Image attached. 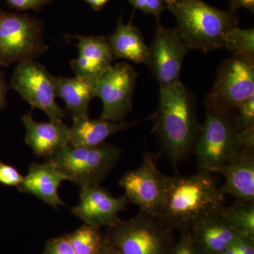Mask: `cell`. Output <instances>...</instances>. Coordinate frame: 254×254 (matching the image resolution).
I'll return each instance as SVG.
<instances>
[{
	"label": "cell",
	"mask_w": 254,
	"mask_h": 254,
	"mask_svg": "<svg viewBox=\"0 0 254 254\" xmlns=\"http://www.w3.org/2000/svg\"><path fill=\"white\" fill-rule=\"evenodd\" d=\"M46 68L35 60L17 64L11 87L31 105L44 112L50 120H63L66 113L56 102L54 81Z\"/></svg>",
	"instance_id": "obj_11"
},
{
	"label": "cell",
	"mask_w": 254,
	"mask_h": 254,
	"mask_svg": "<svg viewBox=\"0 0 254 254\" xmlns=\"http://www.w3.org/2000/svg\"><path fill=\"white\" fill-rule=\"evenodd\" d=\"M219 213L240 235L254 237V202L240 201L223 206Z\"/></svg>",
	"instance_id": "obj_22"
},
{
	"label": "cell",
	"mask_w": 254,
	"mask_h": 254,
	"mask_svg": "<svg viewBox=\"0 0 254 254\" xmlns=\"http://www.w3.org/2000/svg\"><path fill=\"white\" fill-rule=\"evenodd\" d=\"M222 48L234 57L254 60V28H232L225 34Z\"/></svg>",
	"instance_id": "obj_24"
},
{
	"label": "cell",
	"mask_w": 254,
	"mask_h": 254,
	"mask_svg": "<svg viewBox=\"0 0 254 254\" xmlns=\"http://www.w3.org/2000/svg\"><path fill=\"white\" fill-rule=\"evenodd\" d=\"M190 232L200 254H222L242 236L219 212L202 220Z\"/></svg>",
	"instance_id": "obj_17"
},
{
	"label": "cell",
	"mask_w": 254,
	"mask_h": 254,
	"mask_svg": "<svg viewBox=\"0 0 254 254\" xmlns=\"http://www.w3.org/2000/svg\"><path fill=\"white\" fill-rule=\"evenodd\" d=\"M24 179L19 171L9 164L0 161V184L6 187H18Z\"/></svg>",
	"instance_id": "obj_27"
},
{
	"label": "cell",
	"mask_w": 254,
	"mask_h": 254,
	"mask_svg": "<svg viewBox=\"0 0 254 254\" xmlns=\"http://www.w3.org/2000/svg\"><path fill=\"white\" fill-rule=\"evenodd\" d=\"M128 1L134 9L154 16L158 23H160L162 14L166 9V0H128Z\"/></svg>",
	"instance_id": "obj_25"
},
{
	"label": "cell",
	"mask_w": 254,
	"mask_h": 254,
	"mask_svg": "<svg viewBox=\"0 0 254 254\" xmlns=\"http://www.w3.org/2000/svg\"><path fill=\"white\" fill-rule=\"evenodd\" d=\"M222 254H254V237H239Z\"/></svg>",
	"instance_id": "obj_30"
},
{
	"label": "cell",
	"mask_w": 254,
	"mask_h": 254,
	"mask_svg": "<svg viewBox=\"0 0 254 254\" xmlns=\"http://www.w3.org/2000/svg\"><path fill=\"white\" fill-rule=\"evenodd\" d=\"M66 235L77 254H99L104 240L100 227L86 224Z\"/></svg>",
	"instance_id": "obj_23"
},
{
	"label": "cell",
	"mask_w": 254,
	"mask_h": 254,
	"mask_svg": "<svg viewBox=\"0 0 254 254\" xmlns=\"http://www.w3.org/2000/svg\"><path fill=\"white\" fill-rule=\"evenodd\" d=\"M168 177L159 170L151 153H145L141 165L125 173L119 185L140 212L158 218L165 201Z\"/></svg>",
	"instance_id": "obj_9"
},
{
	"label": "cell",
	"mask_w": 254,
	"mask_h": 254,
	"mask_svg": "<svg viewBox=\"0 0 254 254\" xmlns=\"http://www.w3.org/2000/svg\"><path fill=\"white\" fill-rule=\"evenodd\" d=\"M85 2L90 5V6L96 11H99L106 6L110 0H83Z\"/></svg>",
	"instance_id": "obj_34"
},
{
	"label": "cell",
	"mask_w": 254,
	"mask_h": 254,
	"mask_svg": "<svg viewBox=\"0 0 254 254\" xmlns=\"http://www.w3.org/2000/svg\"><path fill=\"white\" fill-rule=\"evenodd\" d=\"M79 203L72 213L86 225L110 227L121 220L119 215L129 203L125 195L113 196L100 185L81 187Z\"/></svg>",
	"instance_id": "obj_13"
},
{
	"label": "cell",
	"mask_w": 254,
	"mask_h": 254,
	"mask_svg": "<svg viewBox=\"0 0 254 254\" xmlns=\"http://www.w3.org/2000/svg\"><path fill=\"white\" fill-rule=\"evenodd\" d=\"M254 147V127L240 131L229 113L207 109L193 148L200 170L214 174Z\"/></svg>",
	"instance_id": "obj_4"
},
{
	"label": "cell",
	"mask_w": 254,
	"mask_h": 254,
	"mask_svg": "<svg viewBox=\"0 0 254 254\" xmlns=\"http://www.w3.org/2000/svg\"><path fill=\"white\" fill-rule=\"evenodd\" d=\"M230 4L229 9L237 12L239 9L249 10L252 14L254 13V0H228Z\"/></svg>",
	"instance_id": "obj_32"
},
{
	"label": "cell",
	"mask_w": 254,
	"mask_h": 254,
	"mask_svg": "<svg viewBox=\"0 0 254 254\" xmlns=\"http://www.w3.org/2000/svg\"><path fill=\"white\" fill-rule=\"evenodd\" d=\"M121 150L110 143L85 148L68 144L48 159L80 188L100 185L121 158Z\"/></svg>",
	"instance_id": "obj_6"
},
{
	"label": "cell",
	"mask_w": 254,
	"mask_h": 254,
	"mask_svg": "<svg viewBox=\"0 0 254 254\" xmlns=\"http://www.w3.org/2000/svg\"><path fill=\"white\" fill-rule=\"evenodd\" d=\"M68 178L54 164L32 163L22 184L17 187L21 193H29L55 209L66 205L59 194L62 182Z\"/></svg>",
	"instance_id": "obj_16"
},
{
	"label": "cell",
	"mask_w": 254,
	"mask_h": 254,
	"mask_svg": "<svg viewBox=\"0 0 254 254\" xmlns=\"http://www.w3.org/2000/svg\"><path fill=\"white\" fill-rule=\"evenodd\" d=\"M170 254H200L194 245L190 232H182Z\"/></svg>",
	"instance_id": "obj_29"
},
{
	"label": "cell",
	"mask_w": 254,
	"mask_h": 254,
	"mask_svg": "<svg viewBox=\"0 0 254 254\" xmlns=\"http://www.w3.org/2000/svg\"><path fill=\"white\" fill-rule=\"evenodd\" d=\"M225 197L209 172L200 170L187 176H168L165 201L157 218L173 231L189 232L218 213Z\"/></svg>",
	"instance_id": "obj_1"
},
{
	"label": "cell",
	"mask_w": 254,
	"mask_h": 254,
	"mask_svg": "<svg viewBox=\"0 0 254 254\" xmlns=\"http://www.w3.org/2000/svg\"><path fill=\"white\" fill-rule=\"evenodd\" d=\"M9 89V86L5 78L4 71L0 69V110L4 109L6 107Z\"/></svg>",
	"instance_id": "obj_33"
},
{
	"label": "cell",
	"mask_w": 254,
	"mask_h": 254,
	"mask_svg": "<svg viewBox=\"0 0 254 254\" xmlns=\"http://www.w3.org/2000/svg\"><path fill=\"white\" fill-rule=\"evenodd\" d=\"M190 50L176 28L158 23L145 64L160 87L180 81L182 64Z\"/></svg>",
	"instance_id": "obj_12"
},
{
	"label": "cell",
	"mask_w": 254,
	"mask_h": 254,
	"mask_svg": "<svg viewBox=\"0 0 254 254\" xmlns=\"http://www.w3.org/2000/svg\"><path fill=\"white\" fill-rule=\"evenodd\" d=\"M76 45L78 55L71 62L75 76L96 83L100 76L113 64L115 60L108 38L105 36H78Z\"/></svg>",
	"instance_id": "obj_14"
},
{
	"label": "cell",
	"mask_w": 254,
	"mask_h": 254,
	"mask_svg": "<svg viewBox=\"0 0 254 254\" xmlns=\"http://www.w3.org/2000/svg\"><path fill=\"white\" fill-rule=\"evenodd\" d=\"M21 120L26 128L25 142L36 156L48 159L69 144V127L63 120L39 123L35 121L31 112L23 115Z\"/></svg>",
	"instance_id": "obj_15"
},
{
	"label": "cell",
	"mask_w": 254,
	"mask_h": 254,
	"mask_svg": "<svg viewBox=\"0 0 254 254\" xmlns=\"http://www.w3.org/2000/svg\"><path fill=\"white\" fill-rule=\"evenodd\" d=\"M43 254H77L66 235L51 239L47 242Z\"/></svg>",
	"instance_id": "obj_28"
},
{
	"label": "cell",
	"mask_w": 254,
	"mask_h": 254,
	"mask_svg": "<svg viewBox=\"0 0 254 254\" xmlns=\"http://www.w3.org/2000/svg\"><path fill=\"white\" fill-rule=\"evenodd\" d=\"M177 30L190 50L203 53L222 48L225 34L239 26L238 13L215 7L203 0H166Z\"/></svg>",
	"instance_id": "obj_3"
},
{
	"label": "cell",
	"mask_w": 254,
	"mask_h": 254,
	"mask_svg": "<svg viewBox=\"0 0 254 254\" xmlns=\"http://www.w3.org/2000/svg\"><path fill=\"white\" fill-rule=\"evenodd\" d=\"M104 237L120 254H170L176 242L173 230L142 212L108 227Z\"/></svg>",
	"instance_id": "obj_5"
},
{
	"label": "cell",
	"mask_w": 254,
	"mask_h": 254,
	"mask_svg": "<svg viewBox=\"0 0 254 254\" xmlns=\"http://www.w3.org/2000/svg\"><path fill=\"white\" fill-rule=\"evenodd\" d=\"M216 173L225 179L220 187L224 195H231L240 201L254 202V150L241 153Z\"/></svg>",
	"instance_id": "obj_18"
},
{
	"label": "cell",
	"mask_w": 254,
	"mask_h": 254,
	"mask_svg": "<svg viewBox=\"0 0 254 254\" xmlns=\"http://www.w3.org/2000/svg\"><path fill=\"white\" fill-rule=\"evenodd\" d=\"M137 123L125 121H108L103 119L91 120L88 117L72 119V125L69 127V145L74 147L98 146L103 144L112 135L136 125Z\"/></svg>",
	"instance_id": "obj_19"
},
{
	"label": "cell",
	"mask_w": 254,
	"mask_h": 254,
	"mask_svg": "<svg viewBox=\"0 0 254 254\" xmlns=\"http://www.w3.org/2000/svg\"><path fill=\"white\" fill-rule=\"evenodd\" d=\"M152 118L162 148L172 163L178 165L193 149L201 127L194 98L183 83L160 87L158 110Z\"/></svg>",
	"instance_id": "obj_2"
},
{
	"label": "cell",
	"mask_w": 254,
	"mask_h": 254,
	"mask_svg": "<svg viewBox=\"0 0 254 254\" xmlns=\"http://www.w3.org/2000/svg\"><path fill=\"white\" fill-rule=\"evenodd\" d=\"M138 73L131 64H112L95 83V97L103 103L100 118L108 121H124L133 106V93Z\"/></svg>",
	"instance_id": "obj_10"
},
{
	"label": "cell",
	"mask_w": 254,
	"mask_h": 254,
	"mask_svg": "<svg viewBox=\"0 0 254 254\" xmlns=\"http://www.w3.org/2000/svg\"><path fill=\"white\" fill-rule=\"evenodd\" d=\"M12 9L18 11H39L46 5L51 4L53 0H5Z\"/></svg>",
	"instance_id": "obj_31"
},
{
	"label": "cell",
	"mask_w": 254,
	"mask_h": 254,
	"mask_svg": "<svg viewBox=\"0 0 254 254\" xmlns=\"http://www.w3.org/2000/svg\"><path fill=\"white\" fill-rule=\"evenodd\" d=\"M99 254H120L118 251L115 250V247H113L111 244L110 243L109 241L107 240L104 237L103 240V246H102L101 250Z\"/></svg>",
	"instance_id": "obj_35"
},
{
	"label": "cell",
	"mask_w": 254,
	"mask_h": 254,
	"mask_svg": "<svg viewBox=\"0 0 254 254\" xmlns=\"http://www.w3.org/2000/svg\"><path fill=\"white\" fill-rule=\"evenodd\" d=\"M254 95V60L232 56L224 60L205 100L206 109L229 113Z\"/></svg>",
	"instance_id": "obj_8"
},
{
	"label": "cell",
	"mask_w": 254,
	"mask_h": 254,
	"mask_svg": "<svg viewBox=\"0 0 254 254\" xmlns=\"http://www.w3.org/2000/svg\"><path fill=\"white\" fill-rule=\"evenodd\" d=\"M55 91L66 105L72 119L88 117L90 103L95 98V83L75 76H54Z\"/></svg>",
	"instance_id": "obj_21"
},
{
	"label": "cell",
	"mask_w": 254,
	"mask_h": 254,
	"mask_svg": "<svg viewBox=\"0 0 254 254\" xmlns=\"http://www.w3.org/2000/svg\"><path fill=\"white\" fill-rule=\"evenodd\" d=\"M43 23L27 14L0 9V66L34 60L49 49Z\"/></svg>",
	"instance_id": "obj_7"
},
{
	"label": "cell",
	"mask_w": 254,
	"mask_h": 254,
	"mask_svg": "<svg viewBox=\"0 0 254 254\" xmlns=\"http://www.w3.org/2000/svg\"><path fill=\"white\" fill-rule=\"evenodd\" d=\"M115 59H124L136 64H146L149 46L142 33L131 21L124 23L120 16L115 31L107 37Z\"/></svg>",
	"instance_id": "obj_20"
},
{
	"label": "cell",
	"mask_w": 254,
	"mask_h": 254,
	"mask_svg": "<svg viewBox=\"0 0 254 254\" xmlns=\"http://www.w3.org/2000/svg\"><path fill=\"white\" fill-rule=\"evenodd\" d=\"M238 115L235 120V125L240 131L254 127V95L238 108Z\"/></svg>",
	"instance_id": "obj_26"
}]
</instances>
